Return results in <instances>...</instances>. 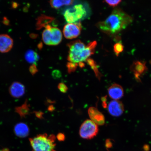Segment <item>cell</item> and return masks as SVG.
I'll return each instance as SVG.
<instances>
[{
  "instance_id": "484cf974",
  "label": "cell",
  "mask_w": 151,
  "mask_h": 151,
  "mask_svg": "<svg viewBox=\"0 0 151 151\" xmlns=\"http://www.w3.org/2000/svg\"><path fill=\"white\" fill-rule=\"evenodd\" d=\"M52 76L54 78H58L61 76V74L59 71L55 70L53 72Z\"/></svg>"
},
{
  "instance_id": "d4e9b609",
  "label": "cell",
  "mask_w": 151,
  "mask_h": 151,
  "mask_svg": "<svg viewBox=\"0 0 151 151\" xmlns=\"http://www.w3.org/2000/svg\"><path fill=\"white\" fill-rule=\"evenodd\" d=\"M57 138L58 140L60 141H63L65 139V135L63 133H59L57 136Z\"/></svg>"
},
{
  "instance_id": "7c38bea8",
  "label": "cell",
  "mask_w": 151,
  "mask_h": 151,
  "mask_svg": "<svg viewBox=\"0 0 151 151\" xmlns=\"http://www.w3.org/2000/svg\"><path fill=\"white\" fill-rule=\"evenodd\" d=\"M50 46L57 45L61 42L62 39L61 32L58 28L50 27Z\"/></svg>"
},
{
  "instance_id": "2e32d148",
  "label": "cell",
  "mask_w": 151,
  "mask_h": 151,
  "mask_svg": "<svg viewBox=\"0 0 151 151\" xmlns=\"http://www.w3.org/2000/svg\"><path fill=\"white\" fill-rule=\"evenodd\" d=\"M54 20V18L42 15L38 19L37 26L38 28L40 29L42 27H46L49 24Z\"/></svg>"
},
{
  "instance_id": "ffe728a7",
  "label": "cell",
  "mask_w": 151,
  "mask_h": 151,
  "mask_svg": "<svg viewBox=\"0 0 151 151\" xmlns=\"http://www.w3.org/2000/svg\"><path fill=\"white\" fill-rule=\"evenodd\" d=\"M78 65V63H72L70 62H68L67 64L68 72L69 73L74 72Z\"/></svg>"
},
{
  "instance_id": "ba28073f",
  "label": "cell",
  "mask_w": 151,
  "mask_h": 151,
  "mask_svg": "<svg viewBox=\"0 0 151 151\" xmlns=\"http://www.w3.org/2000/svg\"><path fill=\"white\" fill-rule=\"evenodd\" d=\"M109 114L114 117L121 116L124 111V107L122 102L118 100H113L107 105Z\"/></svg>"
},
{
  "instance_id": "52a82bcc",
  "label": "cell",
  "mask_w": 151,
  "mask_h": 151,
  "mask_svg": "<svg viewBox=\"0 0 151 151\" xmlns=\"http://www.w3.org/2000/svg\"><path fill=\"white\" fill-rule=\"evenodd\" d=\"M130 70L134 73L135 80L138 82H141V77L148 70L146 63L141 61L133 62L130 67Z\"/></svg>"
},
{
  "instance_id": "44dd1931",
  "label": "cell",
  "mask_w": 151,
  "mask_h": 151,
  "mask_svg": "<svg viewBox=\"0 0 151 151\" xmlns=\"http://www.w3.org/2000/svg\"><path fill=\"white\" fill-rule=\"evenodd\" d=\"M122 1L121 0H116V1H105L109 6L112 7H115L119 4Z\"/></svg>"
},
{
  "instance_id": "6da1fadb",
  "label": "cell",
  "mask_w": 151,
  "mask_h": 151,
  "mask_svg": "<svg viewBox=\"0 0 151 151\" xmlns=\"http://www.w3.org/2000/svg\"><path fill=\"white\" fill-rule=\"evenodd\" d=\"M133 18L120 8L113 9L106 19L99 22L98 28L107 35H113L120 33L128 27Z\"/></svg>"
},
{
  "instance_id": "277c9868",
  "label": "cell",
  "mask_w": 151,
  "mask_h": 151,
  "mask_svg": "<svg viewBox=\"0 0 151 151\" xmlns=\"http://www.w3.org/2000/svg\"><path fill=\"white\" fill-rule=\"evenodd\" d=\"M86 14V11L83 6L79 4L66 9L64 16L69 23H75L84 18Z\"/></svg>"
},
{
  "instance_id": "30bf717a",
  "label": "cell",
  "mask_w": 151,
  "mask_h": 151,
  "mask_svg": "<svg viewBox=\"0 0 151 151\" xmlns=\"http://www.w3.org/2000/svg\"><path fill=\"white\" fill-rule=\"evenodd\" d=\"M14 41L9 35L2 34L0 35V52H7L12 48Z\"/></svg>"
},
{
  "instance_id": "e0dca14e",
  "label": "cell",
  "mask_w": 151,
  "mask_h": 151,
  "mask_svg": "<svg viewBox=\"0 0 151 151\" xmlns=\"http://www.w3.org/2000/svg\"><path fill=\"white\" fill-rule=\"evenodd\" d=\"M73 1H57V0H53L50 1V3L52 8L58 9L63 6H68L73 4Z\"/></svg>"
},
{
  "instance_id": "603a6c76",
  "label": "cell",
  "mask_w": 151,
  "mask_h": 151,
  "mask_svg": "<svg viewBox=\"0 0 151 151\" xmlns=\"http://www.w3.org/2000/svg\"><path fill=\"white\" fill-rule=\"evenodd\" d=\"M107 96H106L101 98V101H102V106L104 108H106L107 107Z\"/></svg>"
},
{
  "instance_id": "5bb4252c",
  "label": "cell",
  "mask_w": 151,
  "mask_h": 151,
  "mask_svg": "<svg viewBox=\"0 0 151 151\" xmlns=\"http://www.w3.org/2000/svg\"><path fill=\"white\" fill-rule=\"evenodd\" d=\"M25 58L26 61L32 65H36L39 59L38 55L32 50H29L26 52Z\"/></svg>"
},
{
  "instance_id": "9c48e42d",
  "label": "cell",
  "mask_w": 151,
  "mask_h": 151,
  "mask_svg": "<svg viewBox=\"0 0 151 151\" xmlns=\"http://www.w3.org/2000/svg\"><path fill=\"white\" fill-rule=\"evenodd\" d=\"M88 113L91 120L98 125L103 126L105 123L104 116L96 107H91L88 109Z\"/></svg>"
},
{
  "instance_id": "d6986e66",
  "label": "cell",
  "mask_w": 151,
  "mask_h": 151,
  "mask_svg": "<svg viewBox=\"0 0 151 151\" xmlns=\"http://www.w3.org/2000/svg\"><path fill=\"white\" fill-rule=\"evenodd\" d=\"M124 46L121 41L115 43L113 46V51L116 56H118L120 53L124 51Z\"/></svg>"
},
{
  "instance_id": "7a4b0ae2",
  "label": "cell",
  "mask_w": 151,
  "mask_h": 151,
  "mask_svg": "<svg viewBox=\"0 0 151 151\" xmlns=\"http://www.w3.org/2000/svg\"><path fill=\"white\" fill-rule=\"evenodd\" d=\"M97 45L96 41L89 43L86 46L80 40L69 43L68 45L69 48L68 61L76 63L86 61L90 56L94 54Z\"/></svg>"
},
{
  "instance_id": "7402d4cb",
  "label": "cell",
  "mask_w": 151,
  "mask_h": 151,
  "mask_svg": "<svg viewBox=\"0 0 151 151\" xmlns=\"http://www.w3.org/2000/svg\"><path fill=\"white\" fill-rule=\"evenodd\" d=\"M58 89L62 93H65L67 92L68 90V87L66 85L63 83H60L58 86Z\"/></svg>"
},
{
  "instance_id": "8fae6325",
  "label": "cell",
  "mask_w": 151,
  "mask_h": 151,
  "mask_svg": "<svg viewBox=\"0 0 151 151\" xmlns=\"http://www.w3.org/2000/svg\"><path fill=\"white\" fill-rule=\"evenodd\" d=\"M109 97L113 100H118L123 97L124 91L122 86L116 83L113 84L108 90Z\"/></svg>"
},
{
  "instance_id": "5b68a950",
  "label": "cell",
  "mask_w": 151,
  "mask_h": 151,
  "mask_svg": "<svg viewBox=\"0 0 151 151\" xmlns=\"http://www.w3.org/2000/svg\"><path fill=\"white\" fill-rule=\"evenodd\" d=\"M98 125L91 120H86L81 126L79 134L80 137L85 139H91L95 137L99 133Z\"/></svg>"
},
{
  "instance_id": "3957f363",
  "label": "cell",
  "mask_w": 151,
  "mask_h": 151,
  "mask_svg": "<svg viewBox=\"0 0 151 151\" xmlns=\"http://www.w3.org/2000/svg\"><path fill=\"white\" fill-rule=\"evenodd\" d=\"M55 137L54 134L48 136L47 134L38 135L30 139L34 151H53L55 144Z\"/></svg>"
},
{
  "instance_id": "9a60e30c",
  "label": "cell",
  "mask_w": 151,
  "mask_h": 151,
  "mask_svg": "<svg viewBox=\"0 0 151 151\" xmlns=\"http://www.w3.org/2000/svg\"><path fill=\"white\" fill-rule=\"evenodd\" d=\"M16 134L20 137H25L28 134V128L25 124H19L15 128Z\"/></svg>"
},
{
  "instance_id": "4fadbf2b",
  "label": "cell",
  "mask_w": 151,
  "mask_h": 151,
  "mask_svg": "<svg viewBox=\"0 0 151 151\" xmlns=\"http://www.w3.org/2000/svg\"><path fill=\"white\" fill-rule=\"evenodd\" d=\"M10 91L12 96L18 97L23 95L24 90L23 85L20 83L16 82L12 85Z\"/></svg>"
},
{
  "instance_id": "cb8c5ba5",
  "label": "cell",
  "mask_w": 151,
  "mask_h": 151,
  "mask_svg": "<svg viewBox=\"0 0 151 151\" xmlns=\"http://www.w3.org/2000/svg\"><path fill=\"white\" fill-rule=\"evenodd\" d=\"M30 70L31 71L32 73H37V71L36 65L35 64H33L32 65L30 68Z\"/></svg>"
},
{
  "instance_id": "ac0fdd59",
  "label": "cell",
  "mask_w": 151,
  "mask_h": 151,
  "mask_svg": "<svg viewBox=\"0 0 151 151\" xmlns=\"http://www.w3.org/2000/svg\"><path fill=\"white\" fill-rule=\"evenodd\" d=\"M86 61L87 62L88 65L91 67L92 69L93 70L94 73H95L96 77L99 79V80H100L102 75L99 72V70H98L97 65L95 64V62L93 60L91 59V58H88L86 60Z\"/></svg>"
},
{
  "instance_id": "4316f807",
  "label": "cell",
  "mask_w": 151,
  "mask_h": 151,
  "mask_svg": "<svg viewBox=\"0 0 151 151\" xmlns=\"http://www.w3.org/2000/svg\"><path fill=\"white\" fill-rule=\"evenodd\" d=\"M2 151H9V150L7 149H4V150H3Z\"/></svg>"
},
{
  "instance_id": "8992f818",
  "label": "cell",
  "mask_w": 151,
  "mask_h": 151,
  "mask_svg": "<svg viewBox=\"0 0 151 151\" xmlns=\"http://www.w3.org/2000/svg\"><path fill=\"white\" fill-rule=\"evenodd\" d=\"M82 26L80 22L68 23L64 26L63 33L66 39L76 38L80 35Z\"/></svg>"
}]
</instances>
